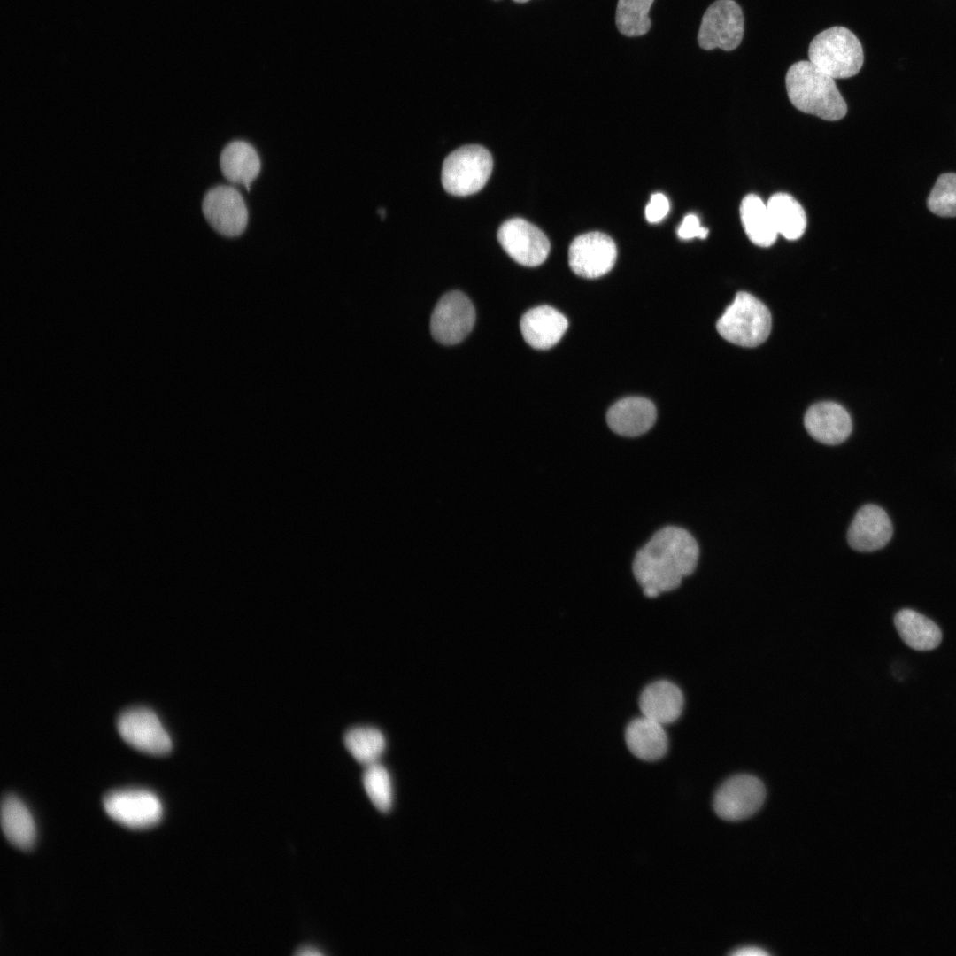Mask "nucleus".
Returning a JSON list of instances; mask_svg holds the SVG:
<instances>
[{
    "mask_svg": "<svg viewBox=\"0 0 956 956\" xmlns=\"http://www.w3.org/2000/svg\"><path fill=\"white\" fill-rule=\"evenodd\" d=\"M699 548L684 528L667 526L657 531L635 555L632 570L644 594L656 598L676 589L696 569Z\"/></svg>",
    "mask_w": 956,
    "mask_h": 956,
    "instance_id": "f257e3e1",
    "label": "nucleus"
},
{
    "mask_svg": "<svg viewBox=\"0 0 956 956\" xmlns=\"http://www.w3.org/2000/svg\"><path fill=\"white\" fill-rule=\"evenodd\" d=\"M785 85L791 104L805 113L825 120H838L847 112V104L835 79L810 61L792 64L787 71Z\"/></svg>",
    "mask_w": 956,
    "mask_h": 956,
    "instance_id": "f03ea898",
    "label": "nucleus"
},
{
    "mask_svg": "<svg viewBox=\"0 0 956 956\" xmlns=\"http://www.w3.org/2000/svg\"><path fill=\"white\" fill-rule=\"evenodd\" d=\"M809 61L834 79L856 75L864 61L862 45L844 27L836 26L819 33L810 42Z\"/></svg>",
    "mask_w": 956,
    "mask_h": 956,
    "instance_id": "7ed1b4c3",
    "label": "nucleus"
},
{
    "mask_svg": "<svg viewBox=\"0 0 956 956\" xmlns=\"http://www.w3.org/2000/svg\"><path fill=\"white\" fill-rule=\"evenodd\" d=\"M716 327L720 335L729 343L756 347L770 334L771 315L767 306L754 296L738 292Z\"/></svg>",
    "mask_w": 956,
    "mask_h": 956,
    "instance_id": "20e7f679",
    "label": "nucleus"
},
{
    "mask_svg": "<svg viewBox=\"0 0 956 956\" xmlns=\"http://www.w3.org/2000/svg\"><path fill=\"white\" fill-rule=\"evenodd\" d=\"M493 167L490 153L482 146H462L444 159L442 183L454 196H468L478 192L488 181Z\"/></svg>",
    "mask_w": 956,
    "mask_h": 956,
    "instance_id": "39448f33",
    "label": "nucleus"
},
{
    "mask_svg": "<svg viewBox=\"0 0 956 956\" xmlns=\"http://www.w3.org/2000/svg\"><path fill=\"white\" fill-rule=\"evenodd\" d=\"M103 806L113 821L132 829L154 827L163 816V806L158 797L143 789L113 790L104 798Z\"/></svg>",
    "mask_w": 956,
    "mask_h": 956,
    "instance_id": "423d86ee",
    "label": "nucleus"
},
{
    "mask_svg": "<svg viewBox=\"0 0 956 956\" xmlns=\"http://www.w3.org/2000/svg\"><path fill=\"white\" fill-rule=\"evenodd\" d=\"M744 32V14L734 0H716L705 12L698 34V45L706 50H736Z\"/></svg>",
    "mask_w": 956,
    "mask_h": 956,
    "instance_id": "0eeeda50",
    "label": "nucleus"
},
{
    "mask_svg": "<svg viewBox=\"0 0 956 956\" xmlns=\"http://www.w3.org/2000/svg\"><path fill=\"white\" fill-rule=\"evenodd\" d=\"M766 790L762 782L747 774L727 779L716 790L713 809L723 820L738 821L751 817L763 805Z\"/></svg>",
    "mask_w": 956,
    "mask_h": 956,
    "instance_id": "6e6552de",
    "label": "nucleus"
},
{
    "mask_svg": "<svg viewBox=\"0 0 956 956\" xmlns=\"http://www.w3.org/2000/svg\"><path fill=\"white\" fill-rule=\"evenodd\" d=\"M121 738L139 752L164 755L172 750L171 737L157 714L145 707L125 710L117 720Z\"/></svg>",
    "mask_w": 956,
    "mask_h": 956,
    "instance_id": "1a4fd4ad",
    "label": "nucleus"
},
{
    "mask_svg": "<svg viewBox=\"0 0 956 956\" xmlns=\"http://www.w3.org/2000/svg\"><path fill=\"white\" fill-rule=\"evenodd\" d=\"M474 322L475 311L471 300L464 293L453 290L443 295L435 306L430 331L440 343L452 345L467 336Z\"/></svg>",
    "mask_w": 956,
    "mask_h": 956,
    "instance_id": "9d476101",
    "label": "nucleus"
},
{
    "mask_svg": "<svg viewBox=\"0 0 956 956\" xmlns=\"http://www.w3.org/2000/svg\"><path fill=\"white\" fill-rule=\"evenodd\" d=\"M497 240L514 261L525 266L541 265L550 251V242L544 232L520 218L505 221L497 231Z\"/></svg>",
    "mask_w": 956,
    "mask_h": 956,
    "instance_id": "9b49d317",
    "label": "nucleus"
},
{
    "mask_svg": "<svg viewBox=\"0 0 956 956\" xmlns=\"http://www.w3.org/2000/svg\"><path fill=\"white\" fill-rule=\"evenodd\" d=\"M203 213L220 235H240L248 223V210L240 192L232 186L219 185L207 191L202 202Z\"/></svg>",
    "mask_w": 956,
    "mask_h": 956,
    "instance_id": "f8f14e48",
    "label": "nucleus"
},
{
    "mask_svg": "<svg viewBox=\"0 0 956 956\" xmlns=\"http://www.w3.org/2000/svg\"><path fill=\"white\" fill-rule=\"evenodd\" d=\"M617 258L613 240L601 232L577 236L569 246L568 263L572 271L582 277L593 279L607 274Z\"/></svg>",
    "mask_w": 956,
    "mask_h": 956,
    "instance_id": "ddd939ff",
    "label": "nucleus"
},
{
    "mask_svg": "<svg viewBox=\"0 0 956 956\" xmlns=\"http://www.w3.org/2000/svg\"><path fill=\"white\" fill-rule=\"evenodd\" d=\"M892 533L886 512L878 505H866L856 513L847 532V541L852 549L869 552L884 547Z\"/></svg>",
    "mask_w": 956,
    "mask_h": 956,
    "instance_id": "4468645a",
    "label": "nucleus"
},
{
    "mask_svg": "<svg viewBox=\"0 0 956 956\" xmlns=\"http://www.w3.org/2000/svg\"><path fill=\"white\" fill-rule=\"evenodd\" d=\"M804 424L813 438L828 445L844 442L852 428L847 411L834 402L812 405L805 415Z\"/></svg>",
    "mask_w": 956,
    "mask_h": 956,
    "instance_id": "2eb2a0df",
    "label": "nucleus"
},
{
    "mask_svg": "<svg viewBox=\"0 0 956 956\" xmlns=\"http://www.w3.org/2000/svg\"><path fill=\"white\" fill-rule=\"evenodd\" d=\"M520 327L528 344L535 349L545 350L559 343L567 329L568 322L555 308L540 305L523 314Z\"/></svg>",
    "mask_w": 956,
    "mask_h": 956,
    "instance_id": "dca6fc26",
    "label": "nucleus"
},
{
    "mask_svg": "<svg viewBox=\"0 0 956 956\" xmlns=\"http://www.w3.org/2000/svg\"><path fill=\"white\" fill-rule=\"evenodd\" d=\"M657 412L647 398L630 397L619 400L606 413V422L616 434L634 437L647 432L654 424Z\"/></svg>",
    "mask_w": 956,
    "mask_h": 956,
    "instance_id": "f3484780",
    "label": "nucleus"
},
{
    "mask_svg": "<svg viewBox=\"0 0 956 956\" xmlns=\"http://www.w3.org/2000/svg\"><path fill=\"white\" fill-rule=\"evenodd\" d=\"M683 705L684 698L680 688L667 680L650 683L639 697L642 715L664 726L680 717Z\"/></svg>",
    "mask_w": 956,
    "mask_h": 956,
    "instance_id": "a211bd4d",
    "label": "nucleus"
},
{
    "mask_svg": "<svg viewBox=\"0 0 956 956\" xmlns=\"http://www.w3.org/2000/svg\"><path fill=\"white\" fill-rule=\"evenodd\" d=\"M625 741L630 752L644 761L661 759L668 747L664 725L643 715L628 723Z\"/></svg>",
    "mask_w": 956,
    "mask_h": 956,
    "instance_id": "6ab92c4d",
    "label": "nucleus"
},
{
    "mask_svg": "<svg viewBox=\"0 0 956 956\" xmlns=\"http://www.w3.org/2000/svg\"><path fill=\"white\" fill-rule=\"evenodd\" d=\"M1 827L5 838L20 850H30L36 838L35 821L26 805L7 795L1 806Z\"/></svg>",
    "mask_w": 956,
    "mask_h": 956,
    "instance_id": "aec40b11",
    "label": "nucleus"
},
{
    "mask_svg": "<svg viewBox=\"0 0 956 956\" xmlns=\"http://www.w3.org/2000/svg\"><path fill=\"white\" fill-rule=\"evenodd\" d=\"M225 178L243 185L250 190L251 183L260 172L261 163L256 150L244 141H233L225 146L220 158Z\"/></svg>",
    "mask_w": 956,
    "mask_h": 956,
    "instance_id": "412c9836",
    "label": "nucleus"
},
{
    "mask_svg": "<svg viewBox=\"0 0 956 956\" xmlns=\"http://www.w3.org/2000/svg\"><path fill=\"white\" fill-rule=\"evenodd\" d=\"M894 624L904 643L917 651H929L937 647L942 639L938 626L911 609H903L894 617Z\"/></svg>",
    "mask_w": 956,
    "mask_h": 956,
    "instance_id": "4be33fe9",
    "label": "nucleus"
},
{
    "mask_svg": "<svg viewBox=\"0 0 956 956\" xmlns=\"http://www.w3.org/2000/svg\"><path fill=\"white\" fill-rule=\"evenodd\" d=\"M740 217L748 238L754 244L769 247L775 242L778 234L767 206L759 197L749 194L743 198Z\"/></svg>",
    "mask_w": 956,
    "mask_h": 956,
    "instance_id": "5701e85b",
    "label": "nucleus"
},
{
    "mask_svg": "<svg viewBox=\"0 0 956 956\" xmlns=\"http://www.w3.org/2000/svg\"><path fill=\"white\" fill-rule=\"evenodd\" d=\"M767 206L777 234L788 240L800 238L806 227V215L800 204L786 193L774 194Z\"/></svg>",
    "mask_w": 956,
    "mask_h": 956,
    "instance_id": "b1692460",
    "label": "nucleus"
},
{
    "mask_svg": "<svg viewBox=\"0 0 956 956\" xmlns=\"http://www.w3.org/2000/svg\"><path fill=\"white\" fill-rule=\"evenodd\" d=\"M343 742L352 757L366 766L377 762L386 748L384 735L378 729L368 726L350 729Z\"/></svg>",
    "mask_w": 956,
    "mask_h": 956,
    "instance_id": "393cba45",
    "label": "nucleus"
},
{
    "mask_svg": "<svg viewBox=\"0 0 956 956\" xmlns=\"http://www.w3.org/2000/svg\"><path fill=\"white\" fill-rule=\"evenodd\" d=\"M654 0H618L616 25L626 36H640L651 27L649 12Z\"/></svg>",
    "mask_w": 956,
    "mask_h": 956,
    "instance_id": "a878e982",
    "label": "nucleus"
},
{
    "mask_svg": "<svg viewBox=\"0 0 956 956\" xmlns=\"http://www.w3.org/2000/svg\"><path fill=\"white\" fill-rule=\"evenodd\" d=\"M363 785L371 802L378 810L387 812L391 808L393 802L391 778L382 765L375 762L366 766L363 774Z\"/></svg>",
    "mask_w": 956,
    "mask_h": 956,
    "instance_id": "bb28decb",
    "label": "nucleus"
},
{
    "mask_svg": "<svg viewBox=\"0 0 956 956\" xmlns=\"http://www.w3.org/2000/svg\"><path fill=\"white\" fill-rule=\"evenodd\" d=\"M928 207L936 215L956 217V173L938 177L928 197Z\"/></svg>",
    "mask_w": 956,
    "mask_h": 956,
    "instance_id": "cd10ccee",
    "label": "nucleus"
},
{
    "mask_svg": "<svg viewBox=\"0 0 956 956\" xmlns=\"http://www.w3.org/2000/svg\"><path fill=\"white\" fill-rule=\"evenodd\" d=\"M669 211V202L662 193H654L645 207V217L650 223L662 220Z\"/></svg>",
    "mask_w": 956,
    "mask_h": 956,
    "instance_id": "c85d7f7f",
    "label": "nucleus"
},
{
    "mask_svg": "<svg viewBox=\"0 0 956 956\" xmlns=\"http://www.w3.org/2000/svg\"><path fill=\"white\" fill-rule=\"evenodd\" d=\"M709 230L700 225L698 218L695 214H688L680 225L677 235L681 239L689 240L694 237L705 239Z\"/></svg>",
    "mask_w": 956,
    "mask_h": 956,
    "instance_id": "c756f323",
    "label": "nucleus"
},
{
    "mask_svg": "<svg viewBox=\"0 0 956 956\" xmlns=\"http://www.w3.org/2000/svg\"><path fill=\"white\" fill-rule=\"evenodd\" d=\"M730 954L734 956H766L768 955V952L760 947L749 945L736 948Z\"/></svg>",
    "mask_w": 956,
    "mask_h": 956,
    "instance_id": "7c9ffc66",
    "label": "nucleus"
},
{
    "mask_svg": "<svg viewBox=\"0 0 956 956\" xmlns=\"http://www.w3.org/2000/svg\"><path fill=\"white\" fill-rule=\"evenodd\" d=\"M296 954L298 955V956H322L323 955V953L320 950H318L316 948H313V947H311V946H305V947L300 948L299 950L297 951Z\"/></svg>",
    "mask_w": 956,
    "mask_h": 956,
    "instance_id": "2f4dec72",
    "label": "nucleus"
},
{
    "mask_svg": "<svg viewBox=\"0 0 956 956\" xmlns=\"http://www.w3.org/2000/svg\"><path fill=\"white\" fill-rule=\"evenodd\" d=\"M513 1L517 2V3H526V2H528L529 0H513Z\"/></svg>",
    "mask_w": 956,
    "mask_h": 956,
    "instance_id": "473e14b6",
    "label": "nucleus"
}]
</instances>
